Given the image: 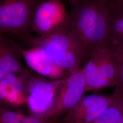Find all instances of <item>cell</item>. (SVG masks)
<instances>
[{
	"mask_svg": "<svg viewBox=\"0 0 123 123\" xmlns=\"http://www.w3.org/2000/svg\"><path fill=\"white\" fill-rule=\"evenodd\" d=\"M68 32L79 49L82 63L107 39L106 0H69Z\"/></svg>",
	"mask_w": 123,
	"mask_h": 123,
	"instance_id": "obj_1",
	"label": "cell"
},
{
	"mask_svg": "<svg viewBox=\"0 0 123 123\" xmlns=\"http://www.w3.org/2000/svg\"><path fill=\"white\" fill-rule=\"evenodd\" d=\"M22 39L31 48L43 49L59 66L69 74L78 70L82 64L81 53L68 31L50 36L28 35Z\"/></svg>",
	"mask_w": 123,
	"mask_h": 123,
	"instance_id": "obj_2",
	"label": "cell"
},
{
	"mask_svg": "<svg viewBox=\"0 0 123 123\" xmlns=\"http://www.w3.org/2000/svg\"><path fill=\"white\" fill-rule=\"evenodd\" d=\"M87 91H97L117 85L119 72L107 41L92 53L83 68Z\"/></svg>",
	"mask_w": 123,
	"mask_h": 123,
	"instance_id": "obj_3",
	"label": "cell"
},
{
	"mask_svg": "<svg viewBox=\"0 0 123 123\" xmlns=\"http://www.w3.org/2000/svg\"><path fill=\"white\" fill-rule=\"evenodd\" d=\"M42 0H0V35L30 34L36 11Z\"/></svg>",
	"mask_w": 123,
	"mask_h": 123,
	"instance_id": "obj_4",
	"label": "cell"
},
{
	"mask_svg": "<svg viewBox=\"0 0 123 123\" xmlns=\"http://www.w3.org/2000/svg\"><path fill=\"white\" fill-rule=\"evenodd\" d=\"M66 79L53 80L38 74H31L27 85L26 102L31 115L48 121L59 89Z\"/></svg>",
	"mask_w": 123,
	"mask_h": 123,
	"instance_id": "obj_5",
	"label": "cell"
},
{
	"mask_svg": "<svg viewBox=\"0 0 123 123\" xmlns=\"http://www.w3.org/2000/svg\"><path fill=\"white\" fill-rule=\"evenodd\" d=\"M68 13L60 0L42 1L36 11L32 30L41 36L68 31Z\"/></svg>",
	"mask_w": 123,
	"mask_h": 123,
	"instance_id": "obj_6",
	"label": "cell"
},
{
	"mask_svg": "<svg viewBox=\"0 0 123 123\" xmlns=\"http://www.w3.org/2000/svg\"><path fill=\"white\" fill-rule=\"evenodd\" d=\"M86 92L87 84L83 68L81 67L69 74L62 85L48 121H54L62 114L66 113L81 99Z\"/></svg>",
	"mask_w": 123,
	"mask_h": 123,
	"instance_id": "obj_7",
	"label": "cell"
},
{
	"mask_svg": "<svg viewBox=\"0 0 123 123\" xmlns=\"http://www.w3.org/2000/svg\"><path fill=\"white\" fill-rule=\"evenodd\" d=\"M114 98L111 95L92 94L84 96L66 113L64 123H91L111 105Z\"/></svg>",
	"mask_w": 123,
	"mask_h": 123,
	"instance_id": "obj_8",
	"label": "cell"
},
{
	"mask_svg": "<svg viewBox=\"0 0 123 123\" xmlns=\"http://www.w3.org/2000/svg\"><path fill=\"white\" fill-rule=\"evenodd\" d=\"M10 40L21 53L26 64L37 74L53 80L65 79L69 76V74L57 64L43 49L34 47L25 49Z\"/></svg>",
	"mask_w": 123,
	"mask_h": 123,
	"instance_id": "obj_9",
	"label": "cell"
},
{
	"mask_svg": "<svg viewBox=\"0 0 123 123\" xmlns=\"http://www.w3.org/2000/svg\"><path fill=\"white\" fill-rule=\"evenodd\" d=\"M31 73L28 69L11 73L0 79V98L9 105L20 106L26 104L27 85Z\"/></svg>",
	"mask_w": 123,
	"mask_h": 123,
	"instance_id": "obj_10",
	"label": "cell"
},
{
	"mask_svg": "<svg viewBox=\"0 0 123 123\" xmlns=\"http://www.w3.org/2000/svg\"><path fill=\"white\" fill-rule=\"evenodd\" d=\"M21 56L10 39L0 35V79L9 74L26 70L21 62Z\"/></svg>",
	"mask_w": 123,
	"mask_h": 123,
	"instance_id": "obj_11",
	"label": "cell"
},
{
	"mask_svg": "<svg viewBox=\"0 0 123 123\" xmlns=\"http://www.w3.org/2000/svg\"><path fill=\"white\" fill-rule=\"evenodd\" d=\"M108 16L107 41L123 45V0H106Z\"/></svg>",
	"mask_w": 123,
	"mask_h": 123,
	"instance_id": "obj_12",
	"label": "cell"
},
{
	"mask_svg": "<svg viewBox=\"0 0 123 123\" xmlns=\"http://www.w3.org/2000/svg\"><path fill=\"white\" fill-rule=\"evenodd\" d=\"M113 95L111 105L91 123H117L123 117V94L115 90Z\"/></svg>",
	"mask_w": 123,
	"mask_h": 123,
	"instance_id": "obj_13",
	"label": "cell"
},
{
	"mask_svg": "<svg viewBox=\"0 0 123 123\" xmlns=\"http://www.w3.org/2000/svg\"><path fill=\"white\" fill-rule=\"evenodd\" d=\"M107 42L119 70V81L116 86V91L123 94V45Z\"/></svg>",
	"mask_w": 123,
	"mask_h": 123,
	"instance_id": "obj_14",
	"label": "cell"
},
{
	"mask_svg": "<svg viewBox=\"0 0 123 123\" xmlns=\"http://www.w3.org/2000/svg\"><path fill=\"white\" fill-rule=\"evenodd\" d=\"M0 123H22L17 112L1 108L0 110Z\"/></svg>",
	"mask_w": 123,
	"mask_h": 123,
	"instance_id": "obj_15",
	"label": "cell"
},
{
	"mask_svg": "<svg viewBox=\"0 0 123 123\" xmlns=\"http://www.w3.org/2000/svg\"><path fill=\"white\" fill-rule=\"evenodd\" d=\"M117 123H123V117L119 120V121Z\"/></svg>",
	"mask_w": 123,
	"mask_h": 123,
	"instance_id": "obj_16",
	"label": "cell"
}]
</instances>
